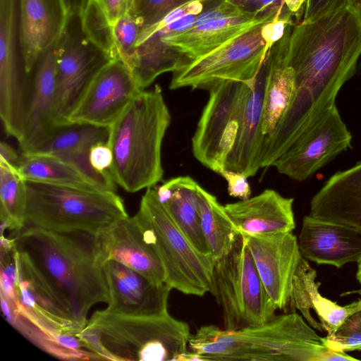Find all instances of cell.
I'll return each instance as SVG.
<instances>
[{
  "mask_svg": "<svg viewBox=\"0 0 361 361\" xmlns=\"http://www.w3.org/2000/svg\"><path fill=\"white\" fill-rule=\"evenodd\" d=\"M361 57V19L346 4L310 22L292 25L287 58L295 73L291 104L270 137L273 147L287 151L334 106Z\"/></svg>",
  "mask_w": 361,
  "mask_h": 361,
  "instance_id": "cell-1",
  "label": "cell"
},
{
  "mask_svg": "<svg viewBox=\"0 0 361 361\" xmlns=\"http://www.w3.org/2000/svg\"><path fill=\"white\" fill-rule=\"evenodd\" d=\"M13 240L19 261L82 326L92 306L109 303L96 235L23 227Z\"/></svg>",
  "mask_w": 361,
  "mask_h": 361,
  "instance_id": "cell-2",
  "label": "cell"
},
{
  "mask_svg": "<svg viewBox=\"0 0 361 361\" xmlns=\"http://www.w3.org/2000/svg\"><path fill=\"white\" fill-rule=\"evenodd\" d=\"M188 347L200 361L357 360L347 353L329 349L324 337L295 312L236 331L202 326L191 335Z\"/></svg>",
  "mask_w": 361,
  "mask_h": 361,
  "instance_id": "cell-3",
  "label": "cell"
},
{
  "mask_svg": "<svg viewBox=\"0 0 361 361\" xmlns=\"http://www.w3.org/2000/svg\"><path fill=\"white\" fill-rule=\"evenodd\" d=\"M161 88L138 92L109 128L110 174L126 191L153 187L163 177L161 145L171 123Z\"/></svg>",
  "mask_w": 361,
  "mask_h": 361,
  "instance_id": "cell-4",
  "label": "cell"
},
{
  "mask_svg": "<svg viewBox=\"0 0 361 361\" xmlns=\"http://www.w3.org/2000/svg\"><path fill=\"white\" fill-rule=\"evenodd\" d=\"M189 325L169 312L133 317L95 312L77 335L101 360L183 361Z\"/></svg>",
  "mask_w": 361,
  "mask_h": 361,
  "instance_id": "cell-5",
  "label": "cell"
},
{
  "mask_svg": "<svg viewBox=\"0 0 361 361\" xmlns=\"http://www.w3.org/2000/svg\"><path fill=\"white\" fill-rule=\"evenodd\" d=\"M26 190L23 227L97 235L128 216L114 191L32 181Z\"/></svg>",
  "mask_w": 361,
  "mask_h": 361,
  "instance_id": "cell-6",
  "label": "cell"
},
{
  "mask_svg": "<svg viewBox=\"0 0 361 361\" xmlns=\"http://www.w3.org/2000/svg\"><path fill=\"white\" fill-rule=\"evenodd\" d=\"M133 216L160 259L172 289L199 297L210 293L214 260L190 243L159 202L154 186L147 188Z\"/></svg>",
  "mask_w": 361,
  "mask_h": 361,
  "instance_id": "cell-7",
  "label": "cell"
},
{
  "mask_svg": "<svg viewBox=\"0 0 361 361\" xmlns=\"http://www.w3.org/2000/svg\"><path fill=\"white\" fill-rule=\"evenodd\" d=\"M210 293L221 309L226 330L258 326L276 315L277 307L264 288L244 235L214 260Z\"/></svg>",
  "mask_w": 361,
  "mask_h": 361,
  "instance_id": "cell-8",
  "label": "cell"
},
{
  "mask_svg": "<svg viewBox=\"0 0 361 361\" xmlns=\"http://www.w3.org/2000/svg\"><path fill=\"white\" fill-rule=\"evenodd\" d=\"M56 97L54 128L69 125L70 117L100 70L114 61L84 34L81 17L68 18L55 44Z\"/></svg>",
  "mask_w": 361,
  "mask_h": 361,
  "instance_id": "cell-9",
  "label": "cell"
},
{
  "mask_svg": "<svg viewBox=\"0 0 361 361\" xmlns=\"http://www.w3.org/2000/svg\"><path fill=\"white\" fill-rule=\"evenodd\" d=\"M255 79L249 82L221 81L209 90V97L192 138V148L195 157L217 173L226 169Z\"/></svg>",
  "mask_w": 361,
  "mask_h": 361,
  "instance_id": "cell-10",
  "label": "cell"
},
{
  "mask_svg": "<svg viewBox=\"0 0 361 361\" xmlns=\"http://www.w3.org/2000/svg\"><path fill=\"white\" fill-rule=\"evenodd\" d=\"M262 25L173 72L169 88L190 87L209 90L221 81L254 80L267 58L264 54L265 44L260 32Z\"/></svg>",
  "mask_w": 361,
  "mask_h": 361,
  "instance_id": "cell-11",
  "label": "cell"
},
{
  "mask_svg": "<svg viewBox=\"0 0 361 361\" xmlns=\"http://www.w3.org/2000/svg\"><path fill=\"white\" fill-rule=\"evenodd\" d=\"M276 13L258 15L254 11L243 8L237 13L202 23L195 22L196 15H189L157 30H160L163 42L180 56L184 68L254 27L269 22Z\"/></svg>",
  "mask_w": 361,
  "mask_h": 361,
  "instance_id": "cell-12",
  "label": "cell"
},
{
  "mask_svg": "<svg viewBox=\"0 0 361 361\" xmlns=\"http://www.w3.org/2000/svg\"><path fill=\"white\" fill-rule=\"evenodd\" d=\"M18 39V0H0V117L6 134L18 140L29 90Z\"/></svg>",
  "mask_w": 361,
  "mask_h": 361,
  "instance_id": "cell-13",
  "label": "cell"
},
{
  "mask_svg": "<svg viewBox=\"0 0 361 361\" xmlns=\"http://www.w3.org/2000/svg\"><path fill=\"white\" fill-rule=\"evenodd\" d=\"M352 135L336 106L274 164L279 173L303 181L352 147Z\"/></svg>",
  "mask_w": 361,
  "mask_h": 361,
  "instance_id": "cell-14",
  "label": "cell"
},
{
  "mask_svg": "<svg viewBox=\"0 0 361 361\" xmlns=\"http://www.w3.org/2000/svg\"><path fill=\"white\" fill-rule=\"evenodd\" d=\"M140 91L128 67L111 61L96 75L70 117V123L109 128Z\"/></svg>",
  "mask_w": 361,
  "mask_h": 361,
  "instance_id": "cell-15",
  "label": "cell"
},
{
  "mask_svg": "<svg viewBox=\"0 0 361 361\" xmlns=\"http://www.w3.org/2000/svg\"><path fill=\"white\" fill-rule=\"evenodd\" d=\"M246 237L269 296L277 309L287 310L293 276L302 257L297 238L292 232Z\"/></svg>",
  "mask_w": 361,
  "mask_h": 361,
  "instance_id": "cell-16",
  "label": "cell"
},
{
  "mask_svg": "<svg viewBox=\"0 0 361 361\" xmlns=\"http://www.w3.org/2000/svg\"><path fill=\"white\" fill-rule=\"evenodd\" d=\"M109 302V312L133 317H152L168 312L172 288L156 283L141 273L114 260L103 264Z\"/></svg>",
  "mask_w": 361,
  "mask_h": 361,
  "instance_id": "cell-17",
  "label": "cell"
},
{
  "mask_svg": "<svg viewBox=\"0 0 361 361\" xmlns=\"http://www.w3.org/2000/svg\"><path fill=\"white\" fill-rule=\"evenodd\" d=\"M55 44L42 55L29 73L26 111L17 140L22 154L38 152L56 131L52 123L56 97Z\"/></svg>",
  "mask_w": 361,
  "mask_h": 361,
  "instance_id": "cell-18",
  "label": "cell"
},
{
  "mask_svg": "<svg viewBox=\"0 0 361 361\" xmlns=\"http://www.w3.org/2000/svg\"><path fill=\"white\" fill-rule=\"evenodd\" d=\"M67 21L61 0H18V39L27 73L57 42Z\"/></svg>",
  "mask_w": 361,
  "mask_h": 361,
  "instance_id": "cell-19",
  "label": "cell"
},
{
  "mask_svg": "<svg viewBox=\"0 0 361 361\" xmlns=\"http://www.w3.org/2000/svg\"><path fill=\"white\" fill-rule=\"evenodd\" d=\"M104 262L114 260L147 277L156 283H166L163 264L146 242L134 216L119 219L96 235Z\"/></svg>",
  "mask_w": 361,
  "mask_h": 361,
  "instance_id": "cell-20",
  "label": "cell"
},
{
  "mask_svg": "<svg viewBox=\"0 0 361 361\" xmlns=\"http://www.w3.org/2000/svg\"><path fill=\"white\" fill-rule=\"evenodd\" d=\"M301 255L319 264L340 268L361 259V232L305 216L298 240Z\"/></svg>",
  "mask_w": 361,
  "mask_h": 361,
  "instance_id": "cell-21",
  "label": "cell"
},
{
  "mask_svg": "<svg viewBox=\"0 0 361 361\" xmlns=\"http://www.w3.org/2000/svg\"><path fill=\"white\" fill-rule=\"evenodd\" d=\"M309 215L361 232V161L329 177L312 197Z\"/></svg>",
  "mask_w": 361,
  "mask_h": 361,
  "instance_id": "cell-22",
  "label": "cell"
},
{
  "mask_svg": "<svg viewBox=\"0 0 361 361\" xmlns=\"http://www.w3.org/2000/svg\"><path fill=\"white\" fill-rule=\"evenodd\" d=\"M17 262L15 298L10 300L7 298L17 311L47 334L78 335L84 326L72 318L49 290L23 265L18 256Z\"/></svg>",
  "mask_w": 361,
  "mask_h": 361,
  "instance_id": "cell-23",
  "label": "cell"
},
{
  "mask_svg": "<svg viewBox=\"0 0 361 361\" xmlns=\"http://www.w3.org/2000/svg\"><path fill=\"white\" fill-rule=\"evenodd\" d=\"M293 201L267 189L255 197L226 204L224 208L240 234L264 235L295 229Z\"/></svg>",
  "mask_w": 361,
  "mask_h": 361,
  "instance_id": "cell-24",
  "label": "cell"
},
{
  "mask_svg": "<svg viewBox=\"0 0 361 361\" xmlns=\"http://www.w3.org/2000/svg\"><path fill=\"white\" fill-rule=\"evenodd\" d=\"M109 134L106 127L73 123L56 130L37 152L53 155L76 168L99 188L116 192L111 176L94 170L89 160L91 147L99 142H108Z\"/></svg>",
  "mask_w": 361,
  "mask_h": 361,
  "instance_id": "cell-25",
  "label": "cell"
},
{
  "mask_svg": "<svg viewBox=\"0 0 361 361\" xmlns=\"http://www.w3.org/2000/svg\"><path fill=\"white\" fill-rule=\"evenodd\" d=\"M316 278V271L302 257L293 276L288 307L291 312L298 310L313 328L330 334L358 307L360 300L340 306L322 296Z\"/></svg>",
  "mask_w": 361,
  "mask_h": 361,
  "instance_id": "cell-26",
  "label": "cell"
},
{
  "mask_svg": "<svg viewBox=\"0 0 361 361\" xmlns=\"http://www.w3.org/2000/svg\"><path fill=\"white\" fill-rule=\"evenodd\" d=\"M267 74L265 59L246 99L238 136L225 164L226 169L242 172L247 177L255 175L260 169L258 159L263 142L262 123Z\"/></svg>",
  "mask_w": 361,
  "mask_h": 361,
  "instance_id": "cell-27",
  "label": "cell"
},
{
  "mask_svg": "<svg viewBox=\"0 0 361 361\" xmlns=\"http://www.w3.org/2000/svg\"><path fill=\"white\" fill-rule=\"evenodd\" d=\"M292 25L287 26L283 37L274 45L266 58L268 74L262 123L263 141L278 127L291 104L295 90L294 71L287 58Z\"/></svg>",
  "mask_w": 361,
  "mask_h": 361,
  "instance_id": "cell-28",
  "label": "cell"
},
{
  "mask_svg": "<svg viewBox=\"0 0 361 361\" xmlns=\"http://www.w3.org/2000/svg\"><path fill=\"white\" fill-rule=\"evenodd\" d=\"M1 311L7 322L40 349L61 360H99L85 343L72 334L51 335L33 324L1 294Z\"/></svg>",
  "mask_w": 361,
  "mask_h": 361,
  "instance_id": "cell-29",
  "label": "cell"
},
{
  "mask_svg": "<svg viewBox=\"0 0 361 361\" xmlns=\"http://www.w3.org/2000/svg\"><path fill=\"white\" fill-rule=\"evenodd\" d=\"M166 183L172 190V195L163 204L164 207L195 248L210 256L200 224L198 197L200 185L189 176L171 178Z\"/></svg>",
  "mask_w": 361,
  "mask_h": 361,
  "instance_id": "cell-30",
  "label": "cell"
},
{
  "mask_svg": "<svg viewBox=\"0 0 361 361\" xmlns=\"http://www.w3.org/2000/svg\"><path fill=\"white\" fill-rule=\"evenodd\" d=\"M199 212L202 231L214 260L226 254L240 235L224 206L200 185Z\"/></svg>",
  "mask_w": 361,
  "mask_h": 361,
  "instance_id": "cell-31",
  "label": "cell"
},
{
  "mask_svg": "<svg viewBox=\"0 0 361 361\" xmlns=\"http://www.w3.org/2000/svg\"><path fill=\"white\" fill-rule=\"evenodd\" d=\"M17 169L26 181L101 189L70 164L47 153L22 154Z\"/></svg>",
  "mask_w": 361,
  "mask_h": 361,
  "instance_id": "cell-32",
  "label": "cell"
},
{
  "mask_svg": "<svg viewBox=\"0 0 361 361\" xmlns=\"http://www.w3.org/2000/svg\"><path fill=\"white\" fill-rule=\"evenodd\" d=\"M26 200L25 180L16 166L0 160L1 233L6 228L16 232L23 227Z\"/></svg>",
  "mask_w": 361,
  "mask_h": 361,
  "instance_id": "cell-33",
  "label": "cell"
},
{
  "mask_svg": "<svg viewBox=\"0 0 361 361\" xmlns=\"http://www.w3.org/2000/svg\"><path fill=\"white\" fill-rule=\"evenodd\" d=\"M81 27L85 36L104 51L113 60L119 59L115 46L113 26L95 0L81 16Z\"/></svg>",
  "mask_w": 361,
  "mask_h": 361,
  "instance_id": "cell-34",
  "label": "cell"
},
{
  "mask_svg": "<svg viewBox=\"0 0 361 361\" xmlns=\"http://www.w3.org/2000/svg\"><path fill=\"white\" fill-rule=\"evenodd\" d=\"M360 305L325 338L327 347L333 351L347 353L361 351V298Z\"/></svg>",
  "mask_w": 361,
  "mask_h": 361,
  "instance_id": "cell-35",
  "label": "cell"
},
{
  "mask_svg": "<svg viewBox=\"0 0 361 361\" xmlns=\"http://www.w3.org/2000/svg\"><path fill=\"white\" fill-rule=\"evenodd\" d=\"M142 27L137 20L127 13L113 25L115 46L118 59L130 69Z\"/></svg>",
  "mask_w": 361,
  "mask_h": 361,
  "instance_id": "cell-36",
  "label": "cell"
},
{
  "mask_svg": "<svg viewBox=\"0 0 361 361\" xmlns=\"http://www.w3.org/2000/svg\"><path fill=\"white\" fill-rule=\"evenodd\" d=\"M188 0H129L128 13L140 23L142 29L152 25L173 9Z\"/></svg>",
  "mask_w": 361,
  "mask_h": 361,
  "instance_id": "cell-37",
  "label": "cell"
},
{
  "mask_svg": "<svg viewBox=\"0 0 361 361\" xmlns=\"http://www.w3.org/2000/svg\"><path fill=\"white\" fill-rule=\"evenodd\" d=\"M227 182L228 195L240 200H247L251 197V188L247 176L242 172L224 169L219 173Z\"/></svg>",
  "mask_w": 361,
  "mask_h": 361,
  "instance_id": "cell-38",
  "label": "cell"
},
{
  "mask_svg": "<svg viewBox=\"0 0 361 361\" xmlns=\"http://www.w3.org/2000/svg\"><path fill=\"white\" fill-rule=\"evenodd\" d=\"M346 4L348 0H306L300 21L315 20Z\"/></svg>",
  "mask_w": 361,
  "mask_h": 361,
  "instance_id": "cell-39",
  "label": "cell"
},
{
  "mask_svg": "<svg viewBox=\"0 0 361 361\" xmlns=\"http://www.w3.org/2000/svg\"><path fill=\"white\" fill-rule=\"evenodd\" d=\"M89 160L94 170L101 173L110 174L113 154L108 142H99L94 145L90 151Z\"/></svg>",
  "mask_w": 361,
  "mask_h": 361,
  "instance_id": "cell-40",
  "label": "cell"
},
{
  "mask_svg": "<svg viewBox=\"0 0 361 361\" xmlns=\"http://www.w3.org/2000/svg\"><path fill=\"white\" fill-rule=\"evenodd\" d=\"M113 26L128 11L129 0H95Z\"/></svg>",
  "mask_w": 361,
  "mask_h": 361,
  "instance_id": "cell-41",
  "label": "cell"
},
{
  "mask_svg": "<svg viewBox=\"0 0 361 361\" xmlns=\"http://www.w3.org/2000/svg\"><path fill=\"white\" fill-rule=\"evenodd\" d=\"M92 0H61L68 18L81 17Z\"/></svg>",
  "mask_w": 361,
  "mask_h": 361,
  "instance_id": "cell-42",
  "label": "cell"
},
{
  "mask_svg": "<svg viewBox=\"0 0 361 361\" xmlns=\"http://www.w3.org/2000/svg\"><path fill=\"white\" fill-rule=\"evenodd\" d=\"M20 157L16 152L7 143H0V160H3L17 167Z\"/></svg>",
  "mask_w": 361,
  "mask_h": 361,
  "instance_id": "cell-43",
  "label": "cell"
},
{
  "mask_svg": "<svg viewBox=\"0 0 361 361\" xmlns=\"http://www.w3.org/2000/svg\"><path fill=\"white\" fill-rule=\"evenodd\" d=\"M285 6H286L288 11H289L292 16H298L303 13V8L306 0H283Z\"/></svg>",
  "mask_w": 361,
  "mask_h": 361,
  "instance_id": "cell-44",
  "label": "cell"
},
{
  "mask_svg": "<svg viewBox=\"0 0 361 361\" xmlns=\"http://www.w3.org/2000/svg\"><path fill=\"white\" fill-rule=\"evenodd\" d=\"M230 2L240 6L244 8V6L250 3H256L258 0H228Z\"/></svg>",
  "mask_w": 361,
  "mask_h": 361,
  "instance_id": "cell-45",
  "label": "cell"
},
{
  "mask_svg": "<svg viewBox=\"0 0 361 361\" xmlns=\"http://www.w3.org/2000/svg\"><path fill=\"white\" fill-rule=\"evenodd\" d=\"M356 278L361 285V259L357 262V271L356 273Z\"/></svg>",
  "mask_w": 361,
  "mask_h": 361,
  "instance_id": "cell-46",
  "label": "cell"
},
{
  "mask_svg": "<svg viewBox=\"0 0 361 361\" xmlns=\"http://www.w3.org/2000/svg\"><path fill=\"white\" fill-rule=\"evenodd\" d=\"M360 0H348V4L355 8L356 10L358 8Z\"/></svg>",
  "mask_w": 361,
  "mask_h": 361,
  "instance_id": "cell-47",
  "label": "cell"
},
{
  "mask_svg": "<svg viewBox=\"0 0 361 361\" xmlns=\"http://www.w3.org/2000/svg\"><path fill=\"white\" fill-rule=\"evenodd\" d=\"M358 13H359V16H360V18L361 19V0L360 1V4H359V6H358V8L357 9Z\"/></svg>",
  "mask_w": 361,
  "mask_h": 361,
  "instance_id": "cell-48",
  "label": "cell"
}]
</instances>
